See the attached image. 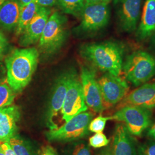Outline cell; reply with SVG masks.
Here are the masks:
<instances>
[{
	"label": "cell",
	"instance_id": "12",
	"mask_svg": "<svg viewBox=\"0 0 155 155\" xmlns=\"http://www.w3.org/2000/svg\"><path fill=\"white\" fill-rule=\"evenodd\" d=\"M74 74V73H66L59 78L56 83L50 100L47 117V124L50 130L56 129V125L54 123L53 120L61 110L69 84Z\"/></svg>",
	"mask_w": 155,
	"mask_h": 155
},
{
	"label": "cell",
	"instance_id": "27",
	"mask_svg": "<svg viewBox=\"0 0 155 155\" xmlns=\"http://www.w3.org/2000/svg\"><path fill=\"white\" fill-rule=\"evenodd\" d=\"M8 45L7 39L4 35L0 32V60H1L5 53Z\"/></svg>",
	"mask_w": 155,
	"mask_h": 155
},
{
	"label": "cell",
	"instance_id": "28",
	"mask_svg": "<svg viewBox=\"0 0 155 155\" xmlns=\"http://www.w3.org/2000/svg\"><path fill=\"white\" fill-rule=\"evenodd\" d=\"M0 147H1V149L3 150V152H4L5 155H16V153H15V152L13 151V150H12L11 145L8 142H6V143L1 144Z\"/></svg>",
	"mask_w": 155,
	"mask_h": 155
},
{
	"label": "cell",
	"instance_id": "33",
	"mask_svg": "<svg viewBox=\"0 0 155 155\" xmlns=\"http://www.w3.org/2000/svg\"><path fill=\"white\" fill-rule=\"evenodd\" d=\"M97 155H112L110 147H106L105 148L101 150Z\"/></svg>",
	"mask_w": 155,
	"mask_h": 155
},
{
	"label": "cell",
	"instance_id": "23",
	"mask_svg": "<svg viewBox=\"0 0 155 155\" xmlns=\"http://www.w3.org/2000/svg\"><path fill=\"white\" fill-rule=\"evenodd\" d=\"M111 120L110 117H103L99 116L91 120L89 125V130L93 133L102 132L105 127L107 121Z\"/></svg>",
	"mask_w": 155,
	"mask_h": 155
},
{
	"label": "cell",
	"instance_id": "20",
	"mask_svg": "<svg viewBox=\"0 0 155 155\" xmlns=\"http://www.w3.org/2000/svg\"><path fill=\"white\" fill-rule=\"evenodd\" d=\"M16 155H36L28 142L20 137L15 136L8 142Z\"/></svg>",
	"mask_w": 155,
	"mask_h": 155
},
{
	"label": "cell",
	"instance_id": "31",
	"mask_svg": "<svg viewBox=\"0 0 155 155\" xmlns=\"http://www.w3.org/2000/svg\"><path fill=\"white\" fill-rule=\"evenodd\" d=\"M86 4H108L111 0H84Z\"/></svg>",
	"mask_w": 155,
	"mask_h": 155
},
{
	"label": "cell",
	"instance_id": "37",
	"mask_svg": "<svg viewBox=\"0 0 155 155\" xmlns=\"http://www.w3.org/2000/svg\"><path fill=\"white\" fill-rule=\"evenodd\" d=\"M2 69V64L1 63V60H0V71H1Z\"/></svg>",
	"mask_w": 155,
	"mask_h": 155
},
{
	"label": "cell",
	"instance_id": "6",
	"mask_svg": "<svg viewBox=\"0 0 155 155\" xmlns=\"http://www.w3.org/2000/svg\"><path fill=\"white\" fill-rule=\"evenodd\" d=\"M93 115L90 112H82L74 117L61 127L47 132L50 141H71L88 134L89 125Z\"/></svg>",
	"mask_w": 155,
	"mask_h": 155
},
{
	"label": "cell",
	"instance_id": "24",
	"mask_svg": "<svg viewBox=\"0 0 155 155\" xmlns=\"http://www.w3.org/2000/svg\"><path fill=\"white\" fill-rule=\"evenodd\" d=\"M110 140L102 132L96 133L89 139V144L94 148H100L107 146Z\"/></svg>",
	"mask_w": 155,
	"mask_h": 155
},
{
	"label": "cell",
	"instance_id": "26",
	"mask_svg": "<svg viewBox=\"0 0 155 155\" xmlns=\"http://www.w3.org/2000/svg\"><path fill=\"white\" fill-rule=\"evenodd\" d=\"M72 155H91L89 147L86 144L81 143L76 145Z\"/></svg>",
	"mask_w": 155,
	"mask_h": 155
},
{
	"label": "cell",
	"instance_id": "36",
	"mask_svg": "<svg viewBox=\"0 0 155 155\" xmlns=\"http://www.w3.org/2000/svg\"><path fill=\"white\" fill-rule=\"evenodd\" d=\"M0 155H5V153H4V152H3L2 150L1 149V147H0Z\"/></svg>",
	"mask_w": 155,
	"mask_h": 155
},
{
	"label": "cell",
	"instance_id": "38",
	"mask_svg": "<svg viewBox=\"0 0 155 155\" xmlns=\"http://www.w3.org/2000/svg\"><path fill=\"white\" fill-rule=\"evenodd\" d=\"M4 1H5V0H0V4H1V3H2Z\"/></svg>",
	"mask_w": 155,
	"mask_h": 155
},
{
	"label": "cell",
	"instance_id": "34",
	"mask_svg": "<svg viewBox=\"0 0 155 155\" xmlns=\"http://www.w3.org/2000/svg\"><path fill=\"white\" fill-rule=\"evenodd\" d=\"M150 45L152 49L155 50V32L150 36Z\"/></svg>",
	"mask_w": 155,
	"mask_h": 155
},
{
	"label": "cell",
	"instance_id": "14",
	"mask_svg": "<svg viewBox=\"0 0 155 155\" xmlns=\"http://www.w3.org/2000/svg\"><path fill=\"white\" fill-rule=\"evenodd\" d=\"M133 105L151 110L155 108V82L145 83L130 92L120 102L118 109Z\"/></svg>",
	"mask_w": 155,
	"mask_h": 155
},
{
	"label": "cell",
	"instance_id": "11",
	"mask_svg": "<svg viewBox=\"0 0 155 155\" xmlns=\"http://www.w3.org/2000/svg\"><path fill=\"white\" fill-rule=\"evenodd\" d=\"M81 79L86 105L95 113H102L105 109L94 69L82 67Z\"/></svg>",
	"mask_w": 155,
	"mask_h": 155
},
{
	"label": "cell",
	"instance_id": "1",
	"mask_svg": "<svg viewBox=\"0 0 155 155\" xmlns=\"http://www.w3.org/2000/svg\"><path fill=\"white\" fill-rule=\"evenodd\" d=\"M39 59V52L35 48L14 50L6 58L7 82L14 91L19 93L31 81Z\"/></svg>",
	"mask_w": 155,
	"mask_h": 155
},
{
	"label": "cell",
	"instance_id": "16",
	"mask_svg": "<svg viewBox=\"0 0 155 155\" xmlns=\"http://www.w3.org/2000/svg\"><path fill=\"white\" fill-rule=\"evenodd\" d=\"M20 111L16 106L0 108V141L8 142L16 133Z\"/></svg>",
	"mask_w": 155,
	"mask_h": 155
},
{
	"label": "cell",
	"instance_id": "7",
	"mask_svg": "<svg viewBox=\"0 0 155 155\" xmlns=\"http://www.w3.org/2000/svg\"><path fill=\"white\" fill-rule=\"evenodd\" d=\"M97 82L105 109L120 103L129 93V86L127 82L120 76L106 72Z\"/></svg>",
	"mask_w": 155,
	"mask_h": 155
},
{
	"label": "cell",
	"instance_id": "5",
	"mask_svg": "<svg viewBox=\"0 0 155 155\" xmlns=\"http://www.w3.org/2000/svg\"><path fill=\"white\" fill-rule=\"evenodd\" d=\"M66 21L56 12L49 17L39 43V47L44 53L52 54L61 47L66 36Z\"/></svg>",
	"mask_w": 155,
	"mask_h": 155
},
{
	"label": "cell",
	"instance_id": "25",
	"mask_svg": "<svg viewBox=\"0 0 155 155\" xmlns=\"http://www.w3.org/2000/svg\"><path fill=\"white\" fill-rule=\"evenodd\" d=\"M137 155H155V139H150L139 145Z\"/></svg>",
	"mask_w": 155,
	"mask_h": 155
},
{
	"label": "cell",
	"instance_id": "30",
	"mask_svg": "<svg viewBox=\"0 0 155 155\" xmlns=\"http://www.w3.org/2000/svg\"><path fill=\"white\" fill-rule=\"evenodd\" d=\"M57 0H36L37 3L40 6L50 7L54 5Z\"/></svg>",
	"mask_w": 155,
	"mask_h": 155
},
{
	"label": "cell",
	"instance_id": "2",
	"mask_svg": "<svg viewBox=\"0 0 155 155\" xmlns=\"http://www.w3.org/2000/svg\"><path fill=\"white\" fill-rule=\"evenodd\" d=\"M125 50L122 43L105 41L84 45L81 48V54L83 58L100 70L120 76Z\"/></svg>",
	"mask_w": 155,
	"mask_h": 155
},
{
	"label": "cell",
	"instance_id": "32",
	"mask_svg": "<svg viewBox=\"0 0 155 155\" xmlns=\"http://www.w3.org/2000/svg\"><path fill=\"white\" fill-rule=\"evenodd\" d=\"M147 135L150 139H155V123L149 128Z\"/></svg>",
	"mask_w": 155,
	"mask_h": 155
},
{
	"label": "cell",
	"instance_id": "39",
	"mask_svg": "<svg viewBox=\"0 0 155 155\" xmlns=\"http://www.w3.org/2000/svg\"><path fill=\"white\" fill-rule=\"evenodd\" d=\"M1 141H0V144H1Z\"/></svg>",
	"mask_w": 155,
	"mask_h": 155
},
{
	"label": "cell",
	"instance_id": "9",
	"mask_svg": "<svg viewBox=\"0 0 155 155\" xmlns=\"http://www.w3.org/2000/svg\"><path fill=\"white\" fill-rule=\"evenodd\" d=\"M83 95L81 82L74 74L67 91L61 112L63 118L68 122L74 117L87 110Z\"/></svg>",
	"mask_w": 155,
	"mask_h": 155
},
{
	"label": "cell",
	"instance_id": "21",
	"mask_svg": "<svg viewBox=\"0 0 155 155\" xmlns=\"http://www.w3.org/2000/svg\"><path fill=\"white\" fill-rule=\"evenodd\" d=\"M58 5L64 12L74 16H80L85 5L84 0H58Z\"/></svg>",
	"mask_w": 155,
	"mask_h": 155
},
{
	"label": "cell",
	"instance_id": "18",
	"mask_svg": "<svg viewBox=\"0 0 155 155\" xmlns=\"http://www.w3.org/2000/svg\"><path fill=\"white\" fill-rule=\"evenodd\" d=\"M21 6L17 0H5L0 4V25L7 30L16 27Z\"/></svg>",
	"mask_w": 155,
	"mask_h": 155
},
{
	"label": "cell",
	"instance_id": "15",
	"mask_svg": "<svg viewBox=\"0 0 155 155\" xmlns=\"http://www.w3.org/2000/svg\"><path fill=\"white\" fill-rule=\"evenodd\" d=\"M111 147L112 155H137L135 140L125 124H117Z\"/></svg>",
	"mask_w": 155,
	"mask_h": 155
},
{
	"label": "cell",
	"instance_id": "13",
	"mask_svg": "<svg viewBox=\"0 0 155 155\" xmlns=\"http://www.w3.org/2000/svg\"><path fill=\"white\" fill-rule=\"evenodd\" d=\"M50 15V9L48 8L39 6L36 13L21 35L20 45L27 47L40 40Z\"/></svg>",
	"mask_w": 155,
	"mask_h": 155
},
{
	"label": "cell",
	"instance_id": "8",
	"mask_svg": "<svg viewBox=\"0 0 155 155\" xmlns=\"http://www.w3.org/2000/svg\"><path fill=\"white\" fill-rule=\"evenodd\" d=\"M143 0H114L119 26L123 32L136 31Z\"/></svg>",
	"mask_w": 155,
	"mask_h": 155
},
{
	"label": "cell",
	"instance_id": "3",
	"mask_svg": "<svg viewBox=\"0 0 155 155\" xmlns=\"http://www.w3.org/2000/svg\"><path fill=\"white\" fill-rule=\"evenodd\" d=\"M122 72L127 81L139 87L155 76V56L145 51H135L124 60Z\"/></svg>",
	"mask_w": 155,
	"mask_h": 155
},
{
	"label": "cell",
	"instance_id": "22",
	"mask_svg": "<svg viewBox=\"0 0 155 155\" xmlns=\"http://www.w3.org/2000/svg\"><path fill=\"white\" fill-rule=\"evenodd\" d=\"M15 98V93L7 82H0V108L11 105Z\"/></svg>",
	"mask_w": 155,
	"mask_h": 155
},
{
	"label": "cell",
	"instance_id": "19",
	"mask_svg": "<svg viewBox=\"0 0 155 155\" xmlns=\"http://www.w3.org/2000/svg\"><path fill=\"white\" fill-rule=\"evenodd\" d=\"M39 6H40L37 3L36 0H32L27 5L21 8L20 16L16 31L17 36L22 34L29 22L31 21L36 13Z\"/></svg>",
	"mask_w": 155,
	"mask_h": 155
},
{
	"label": "cell",
	"instance_id": "17",
	"mask_svg": "<svg viewBox=\"0 0 155 155\" xmlns=\"http://www.w3.org/2000/svg\"><path fill=\"white\" fill-rule=\"evenodd\" d=\"M137 40L143 41L155 32V0H145L141 20L136 29Z\"/></svg>",
	"mask_w": 155,
	"mask_h": 155
},
{
	"label": "cell",
	"instance_id": "4",
	"mask_svg": "<svg viewBox=\"0 0 155 155\" xmlns=\"http://www.w3.org/2000/svg\"><path fill=\"white\" fill-rule=\"evenodd\" d=\"M150 109L133 105H126L118 109L111 120L122 122L132 135L140 136L152 122Z\"/></svg>",
	"mask_w": 155,
	"mask_h": 155
},
{
	"label": "cell",
	"instance_id": "29",
	"mask_svg": "<svg viewBox=\"0 0 155 155\" xmlns=\"http://www.w3.org/2000/svg\"><path fill=\"white\" fill-rule=\"evenodd\" d=\"M40 155H58L55 150L50 145L43 147L41 151Z\"/></svg>",
	"mask_w": 155,
	"mask_h": 155
},
{
	"label": "cell",
	"instance_id": "35",
	"mask_svg": "<svg viewBox=\"0 0 155 155\" xmlns=\"http://www.w3.org/2000/svg\"><path fill=\"white\" fill-rule=\"evenodd\" d=\"M32 0H20V3L21 6V8L27 5L29 3H30Z\"/></svg>",
	"mask_w": 155,
	"mask_h": 155
},
{
	"label": "cell",
	"instance_id": "10",
	"mask_svg": "<svg viewBox=\"0 0 155 155\" xmlns=\"http://www.w3.org/2000/svg\"><path fill=\"white\" fill-rule=\"evenodd\" d=\"M80 16L81 30L85 32H93L101 29L107 24L110 11L106 4H85Z\"/></svg>",
	"mask_w": 155,
	"mask_h": 155
}]
</instances>
